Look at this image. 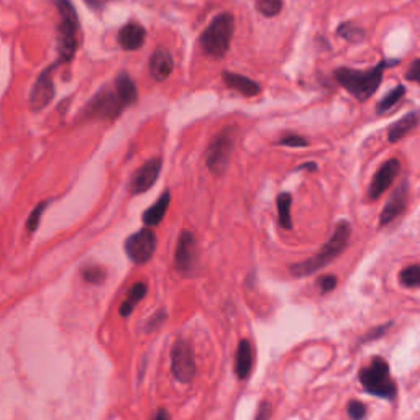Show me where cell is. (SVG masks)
Returning a JSON list of instances; mask_svg holds the SVG:
<instances>
[{"mask_svg":"<svg viewBox=\"0 0 420 420\" xmlns=\"http://www.w3.org/2000/svg\"><path fill=\"white\" fill-rule=\"evenodd\" d=\"M351 238V225L346 220H342L337 223L335 230H333L332 237L328 238V241L323 245V248L317 255H314L309 260H304L300 262L290 266V273L295 278H304V276L317 273L318 270L326 268L328 262H332L338 255H342L343 250L348 246Z\"/></svg>","mask_w":420,"mask_h":420,"instance_id":"cell-2","label":"cell"},{"mask_svg":"<svg viewBox=\"0 0 420 420\" xmlns=\"http://www.w3.org/2000/svg\"><path fill=\"white\" fill-rule=\"evenodd\" d=\"M161 164H163L161 158H153V160L146 161V163L133 174L130 181V192L143 194L150 188H153L158 181V176L161 173Z\"/></svg>","mask_w":420,"mask_h":420,"instance_id":"cell-13","label":"cell"},{"mask_svg":"<svg viewBox=\"0 0 420 420\" xmlns=\"http://www.w3.org/2000/svg\"><path fill=\"white\" fill-rule=\"evenodd\" d=\"M337 284H338V279H337V276H333V274H326V276H322V278L317 279V286H318V289H321L322 294L332 293V290L337 288Z\"/></svg>","mask_w":420,"mask_h":420,"instance_id":"cell-32","label":"cell"},{"mask_svg":"<svg viewBox=\"0 0 420 420\" xmlns=\"http://www.w3.org/2000/svg\"><path fill=\"white\" fill-rule=\"evenodd\" d=\"M360 383L368 394L383 399H394L398 394L396 383L391 378L389 365L384 358L376 356L370 365L361 368Z\"/></svg>","mask_w":420,"mask_h":420,"instance_id":"cell-5","label":"cell"},{"mask_svg":"<svg viewBox=\"0 0 420 420\" xmlns=\"http://www.w3.org/2000/svg\"><path fill=\"white\" fill-rule=\"evenodd\" d=\"M237 127H225L210 141L207 153H205V163L216 176H222L227 171L228 164H230V158L237 141Z\"/></svg>","mask_w":420,"mask_h":420,"instance_id":"cell-6","label":"cell"},{"mask_svg":"<svg viewBox=\"0 0 420 420\" xmlns=\"http://www.w3.org/2000/svg\"><path fill=\"white\" fill-rule=\"evenodd\" d=\"M271 414H273V407H271V404L268 402V400H262V402L260 404V407H258L255 420H270Z\"/></svg>","mask_w":420,"mask_h":420,"instance_id":"cell-33","label":"cell"},{"mask_svg":"<svg viewBox=\"0 0 420 420\" xmlns=\"http://www.w3.org/2000/svg\"><path fill=\"white\" fill-rule=\"evenodd\" d=\"M420 115L419 112H409L407 115H404L400 120L394 122L393 125L389 127L388 130V138L391 143H398L399 140H402V138L414 130L415 127L419 125Z\"/></svg>","mask_w":420,"mask_h":420,"instance_id":"cell-19","label":"cell"},{"mask_svg":"<svg viewBox=\"0 0 420 420\" xmlns=\"http://www.w3.org/2000/svg\"><path fill=\"white\" fill-rule=\"evenodd\" d=\"M407 195H409L407 183H402L396 188V190H393V194L389 195L388 202L384 205L383 212H381V217H379L381 227L388 225V223L402 216L405 212V207H407Z\"/></svg>","mask_w":420,"mask_h":420,"instance_id":"cell-14","label":"cell"},{"mask_svg":"<svg viewBox=\"0 0 420 420\" xmlns=\"http://www.w3.org/2000/svg\"><path fill=\"white\" fill-rule=\"evenodd\" d=\"M233 31H235V18L232 13L225 12L217 15L199 38L204 55L212 59H222L230 50Z\"/></svg>","mask_w":420,"mask_h":420,"instance_id":"cell-3","label":"cell"},{"mask_svg":"<svg viewBox=\"0 0 420 420\" xmlns=\"http://www.w3.org/2000/svg\"><path fill=\"white\" fill-rule=\"evenodd\" d=\"M363 33L365 31H363L361 28L353 25V23H343V25L338 28V35L348 41H360L363 38Z\"/></svg>","mask_w":420,"mask_h":420,"instance_id":"cell-28","label":"cell"},{"mask_svg":"<svg viewBox=\"0 0 420 420\" xmlns=\"http://www.w3.org/2000/svg\"><path fill=\"white\" fill-rule=\"evenodd\" d=\"M197 241L189 230H183L179 235L178 246L174 253L176 270L183 274H190L197 265Z\"/></svg>","mask_w":420,"mask_h":420,"instance_id":"cell-10","label":"cell"},{"mask_svg":"<svg viewBox=\"0 0 420 420\" xmlns=\"http://www.w3.org/2000/svg\"><path fill=\"white\" fill-rule=\"evenodd\" d=\"M166 318V314L164 312H160V314H156L155 317L151 318L150 322H148V330H155V328H158V326H160L161 322H163Z\"/></svg>","mask_w":420,"mask_h":420,"instance_id":"cell-35","label":"cell"},{"mask_svg":"<svg viewBox=\"0 0 420 420\" xmlns=\"http://www.w3.org/2000/svg\"><path fill=\"white\" fill-rule=\"evenodd\" d=\"M405 95V88L404 85H396V88L391 90V92H388L384 95L383 99L379 100L378 102V105H376V112L378 113H384V112H388L389 108H393L396 104L399 102L400 99H402Z\"/></svg>","mask_w":420,"mask_h":420,"instance_id":"cell-24","label":"cell"},{"mask_svg":"<svg viewBox=\"0 0 420 420\" xmlns=\"http://www.w3.org/2000/svg\"><path fill=\"white\" fill-rule=\"evenodd\" d=\"M84 2L88 4L90 8H99L100 6H102V0H84Z\"/></svg>","mask_w":420,"mask_h":420,"instance_id":"cell-39","label":"cell"},{"mask_svg":"<svg viewBox=\"0 0 420 420\" xmlns=\"http://www.w3.org/2000/svg\"><path fill=\"white\" fill-rule=\"evenodd\" d=\"M58 7L61 22L58 25V63H69L74 58L78 50V33H79V18L71 0H55Z\"/></svg>","mask_w":420,"mask_h":420,"instance_id":"cell-4","label":"cell"},{"mask_svg":"<svg viewBox=\"0 0 420 420\" xmlns=\"http://www.w3.org/2000/svg\"><path fill=\"white\" fill-rule=\"evenodd\" d=\"M400 284L405 288H420V265H410L399 274Z\"/></svg>","mask_w":420,"mask_h":420,"instance_id":"cell-25","label":"cell"},{"mask_svg":"<svg viewBox=\"0 0 420 420\" xmlns=\"http://www.w3.org/2000/svg\"><path fill=\"white\" fill-rule=\"evenodd\" d=\"M123 107L125 105L120 102L117 92H112L111 89H102L88 104L84 115L92 120H113L120 115Z\"/></svg>","mask_w":420,"mask_h":420,"instance_id":"cell-7","label":"cell"},{"mask_svg":"<svg viewBox=\"0 0 420 420\" xmlns=\"http://www.w3.org/2000/svg\"><path fill=\"white\" fill-rule=\"evenodd\" d=\"M400 171V161L396 160H388L381 168L376 171L373 181H371L370 189H368V195L370 199H379L391 186H393L394 179L398 178Z\"/></svg>","mask_w":420,"mask_h":420,"instance_id":"cell-12","label":"cell"},{"mask_svg":"<svg viewBox=\"0 0 420 420\" xmlns=\"http://www.w3.org/2000/svg\"><path fill=\"white\" fill-rule=\"evenodd\" d=\"M405 78L409 80H412V83L420 84V58L415 59L412 64L409 66L407 73H405Z\"/></svg>","mask_w":420,"mask_h":420,"instance_id":"cell-34","label":"cell"},{"mask_svg":"<svg viewBox=\"0 0 420 420\" xmlns=\"http://www.w3.org/2000/svg\"><path fill=\"white\" fill-rule=\"evenodd\" d=\"M146 294V284L145 283H136L132 286L130 293H128L125 302L120 305V315L122 317H128L133 310H135L136 304L140 302V300L145 298Z\"/></svg>","mask_w":420,"mask_h":420,"instance_id":"cell-23","label":"cell"},{"mask_svg":"<svg viewBox=\"0 0 420 420\" xmlns=\"http://www.w3.org/2000/svg\"><path fill=\"white\" fill-rule=\"evenodd\" d=\"M153 420H171V415L166 409H160L156 412L155 417H153Z\"/></svg>","mask_w":420,"mask_h":420,"instance_id":"cell-37","label":"cell"},{"mask_svg":"<svg viewBox=\"0 0 420 420\" xmlns=\"http://www.w3.org/2000/svg\"><path fill=\"white\" fill-rule=\"evenodd\" d=\"M253 368V350L248 340H241L238 343L237 358H235V371L240 379H246L251 373Z\"/></svg>","mask_w":420,"mask_h":420,"instance_id":"cell-20","label":"cell"},{"mask_svg":"<svg viewBox=\"0 0 420 420\" xmlns=\"http://www.w3.org/2000/svg\"><path fill=\"white\" fill-rule=\"evenodd\" d=\"M276 207H278L279 225L284 230L293 228V218H290V207H293V195L289 192H281L276 199Z\"/></svg>","mask_w":420,"mask_h":420,"instance_id":"cell-22","label":"cell"},{"mask_svg":"<svg viewBox=\"0 0 420 420\" xmlns=\"http://www.w3.org/2000/svg\"><path fill=\"white\" fill-rule=\"evenodd\" d=\"M388 330V326H383V327H378L376 328V330H373L370 333V335H368L365 340H373V338H378L379 335H383V333Z\"/></svg>","mask_w":420,"mask_h":420,"instance_id":"cell-36","label":"cell"},{"mask_svg":"<svg viewBox=\"0 0 420 420\" xmlns=\"http://www.w3.org/2000/svg\"><path fill=\"white\" fill-rule=\"evenodd\" d=\"M174 69V59L173 55L168 48L161 46L153 52L150 58V74L151 78L158 80V83H163L171 76Z\"/></svg>","mask_w":420,"mask_h":420,"instance_id":"cell-15","label":"cell"},{"mask_svg":"<svg viewBox=\"0 0 420 420\" xmlns=\"http://www.w3.org/2000/svg\"><path fill=\"white\" fill-rule=\"evenodd\" d=\"M171 370L179 383H192L195 376V360L192 346L186 340H178L171 348Z\"/></svg>","mask_w":420,"mask_h":420,"instance_id":"cell-8","label":"cell"},{"mask_svg":"<svg viewBox=\"0 0 420 420\" xmlns=\"http://www.w3.org/2000/svg\"><path fill=\"white\" fill-rule=\"evenodd\" d=\"M115 92L123 105H132L136 102L138 90L133 79L127 73H120L115 78Z\"/></svg>","mask_w":420,"mask_h":420,"instance_id":"cell-21","label":"cell"},{"mask_svg":"<svg viewBox=\"0 0 420 420\" xmlns=\"http://www.w3.org/2000/svg\"><path fill=\"white\" fill-rule=\"evenodd\" d=\"M156 250V235L151 228H141L125 240V253L133 262L143 265L150 261Z\"/></svg>","mask_w":420,"mask_h":420,"instance_id":"cell-9","label":"cell"},{"mask_svg":"<svg viewBox=\"0 0 420 420\" xmlns=\"http://www.w3.org/2000/svg\"><path fill=\"white\" fill-rule=\"evenodd\" d=\"M146 40V30L143 28L140 23L130 22L118 31V43L123 50L127 51H135L145 45Z\"/></svg>","mask_w":420,"mask_h":420,"instance_id":"cell-16","label":"cell"},{"mask_svg":"<svg viewBox=\"0 0 420 420\" xmlns=\"http://www.w3.org/2000/svg\"><path fill=\"white\" fill-rule=\"evenodd\" d=\"M222 78L228 88L237 90L238 94L245 95V97H253V95L260 94L261 90L260 84H258L256 80L246 78V76L232 73V71H223Z\"/></svg>","mask_w":420,"mask_h":420,"instance_id":"cell-17","label":"cell"},{"mask_svg":"<svg viewBox=\"0 0 420 420\" xmlns=\"http://www.w3.org/2000/svg\"><path fill=\"white\" fill-rule=\"evenodd\" d=\"M398 64V59L388 61L383 59L379 61L374 68L368 71H358V69H350V68H338L335 69L337 83L342 85L343 89L348 90L353 97L360 102H366L368 99L378 90L381 80H383V73L386 68L389 66Z\"/></svg>","mask_w":420,"mask_h":420,"instance_id":"cell-1","label":"cell"},{"mask_svg":"<svg viewBox=\"0 0 420 420\" xmlns=\"http://www.w3.org/2000/svg\"><path fill=\"white\" fill-rule=\"evenodd\" d=\"M258 12L265 17H276L283 10V0H255Z\"/></svg>","mask_w":420,"mask_h":420,"instance_id":"cell-26","label":"cell"},{"mask_svg":"<svg viewBox=\"0 0 420 420\" xmlns=\"http://www.w3.org/2000/svg\"><path fill=\"white\" fill-rule=\"evenodd\" d=\"M45 209H46V202H41L30 214V217H28V220H27V230L30 232V233H35L36 232V228H38V225H40V222H41V217H43V212H45Z\"/></svg>","mask_w":420,"mask_h":420,"instance_id":"cell-29","label":"cell"},{"mask_svg":"<svg viewBox=\"0 0 420 420\" xmlns=\"http://www.w3.org/2000/svg\"><path fill=\"white\" fill-rule=\"evenodd\" d=\"M169 204H171V194L168 190H164V192L161 194V197L158 199L150 209L145 210V214H143V223L148 227H156L158 223L163 222L166 212H168L169 209Z\"/></svg>","mask_w":420,"mask_h":420,"instance_id":"cell-18","label":"cell"},{"mask_svg":"<svg viewBox=\"0 0 420 420\" xmlns=\"http://www.w3.org/2000/svg\"><path fill=\"white\" fill-rule=\"evenodd\" d=\"M279 145L284 146H290V148H304L309 145L307 138L300 136V135H294V133H290V135H283L279 140Z\"/></svg>","mask_w":420,"mask_h":420,"instance_id":"cell-31","label":"cell"},{"mask_svg":"<svg viewBox=\"0 0 420 420\" xmlns=\"http://www.w3.org/2000/svg\"><path fill=\"white\" fill-rule=\"evenodd\" d=\"M59 63L50 66V68L43 71L40 78L36 79V83L33 84L31 94H30V107L33 112H40L51 102V99L55 97V83H52L51 71H55L56 66Z\"/></svg>","mask_w":420,"mask_h":420,"instance_id":"cell-11","label":"cell"},{"mask_svg":"<svg viewBox=\"0 0 420 420\" xmlns=\"http://www.w3.org/2000/svg\"><path fill=\"white\" fill-rule=\"evenodd\" d=\"M83 278L90 284H102L107 278V273L102 266H89L83 271Z\"/></svg>","mask_w":420,"mask_h":420,"instance_id":"cell-27","label":"cell"},{"mask_svg":"<svg viewBox=\"0 0 420 420\" xmlns=\"http://www.w3.org/2000/svg\"><path fill=\"white\" fill-rule=\"evenodd\" d=\"M346 412L353 420H363L366 415V405L360 400H350L346 405Z\"/></svg>","mask_w":420,"mask_h":420,"instance_id":"cell-30","label":"cell"},{"mask_svg":"<svg viewBox=\"0 0 420 420\" xmlns=\"http://www.w3.org/2000/svg\"><path fill=\"white\" fill-rule=\"evenodd\" d=\"M302 169H309V171H317L318 166L315 163H304L302 166H299L298 171H302Z\"/></svg>","mask_w":420,"mask_h":420,"instance_id":"cell-38","label":"cell"}]
</instances>
